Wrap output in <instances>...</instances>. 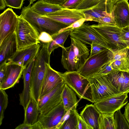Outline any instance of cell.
Listing matches in <instances>:
<instances>
[{"instance_id":"19","label":"cell","mask_w":129,"mask_h":129,"mask_svg":"<svg viewBox=\"0 0 129 129\" xmlns=\"http://www.w3.org/2000/svg\"><path fill=\"white\" fill-rule=\"evenodd\" d=\"M25 68L17 64L8 65L5 78L0 85V89L5 90L13 87L18 82Z\"/></svg>"},{"instance_id":"11","label":"cell","mask_w":129,"mask_h":129,"mask_svg":"<svg viewBox=\"0 0 129 129\" xmlns=\"http://www.w3.org/2000/svg\"><path fill=\"white\" fill-rule=\"evenodd\" d=\"M67 112L62 101L48 113L40 114L38 121L40 123L42 129H57Z\"/></svg>"},{"instance_id":"20","label":"cell","mask_w":129,"mask_h":129,"mask_svg":"<svg viewBox=\"0 0 129 129\" xmlns=\"http://www.w3.org/2000/svg\"><path fill=\"white\" fill-rule=\"evenodd\" d=\"M15 32L6 38L0 44V64L6 61L17 51Z\"/></svg>"},{"instance_id":"40","label":"cell","mask_w":129,"mask_h":129,"mask_svg":"<svg viewBox=\"0 0 129 129\" xmlns=\"http://www.w3.org/2000/svg\"><path fill=\"white\" fill-rule=\"evenodd\" d=\"M39 39L40 43H49L53 40L51 36L45 32L39 34Z\"/></svg>"},{"instance_id":"45","label":"cell","mask_w":129,"mask_h":129,"mask_svg":"<svg viewBox=\"0 0 129 129\" xmlns=\"http://www.w3.org/2000/svg\"><path fill=\"white\" fill-rule=\"evenodd\" d=\"M121 0H106V5L107 12L111 13L114 5L117 2ZM128 1V0H125Z\"/></svg>"},{"instance_id":"3","label":"cell","mask_w":129,"mask_h":129,"mask_svg":"<svg viewBox=\"0 0 129 129\" xmlns=\"http://www.w3.org/2000/svg\"><path fill=\"white\" fill-rule=\"evenodd\" d=\"M15 33L17 50L40 43L39 39V33L21 14L18 16V20Z\"/></svg>"},{"instance_id":"44","label":"cell","mask_w":129,"mask_h":129,"mask_svg":"<svg viewBox=\"0 0 129 129\" xmlns=\"http://www.w3.org/2000/svg\"><path fill=\"white\" fill-rule=\"evenodd\" d=\"M77 129H90L81 115L77 114Z\"/></svg>"},{"instance_id":"13","label":"cell","mask_w":129,"mask_h":129,"mask_svg":"<svg viewBox=\"0 0 129 129\" xmlns=\"http://www.w3.org/2000/svg\"><path fill=\"white\" fill-rule=\"evenodd\" d=\"M18 20L17 15L8 8L0 15V44L15 31Z\"/></svg>"},{"instance_id":"36","label":"cell","mask_w":129,"mask_h":129,"mask_svg":"<svg viewBox=\"0 0 129 129\" xmlns=\"http://www.w3.org/2000/svg\"><path fill=\"white\" fill-rule=\"evenodd\" d=\"M112 62L110 61H108L102 66L98 73L103 75H106L115 71L112 67Z\"/></svg>"},{"instance_id":"48","label":"cell","mask_w":129,"mask_h":129,"mask_svg":"<svg viewBox=\"0 0 129 129\" xmlns=\"http://www.w3.org/2000/svg\"><path fill=\"white\" fill-rule=\"evenodd\" d=\"M0 10H2L5 8L6 5L5 0H0Z\"/></svg>"},{"instance_id":"37","label":"cell","mask_w":129,"mask_h":129,"mask_svg":"<svg viewBox=\"0 0 129 129\" xmlns=\"http://www.w3.org/2000/svg\"><path fill=\"white\" fill-rule=\"evenodd\" d=\"M15 129H42L41 125L38 121L33 124H29L23 123L17 126Z\"/></svg>"},{"instance_id":"42","label":"cell","mask_w":129,"mask_h":129,"mask_svg":"<svg viewBox=\"0 0 129 129\" xmlns=\"http://www.w3.org/2000/svg\"><path fill=\"white\" fill-rule=\"evenodd\" d=\"M90 46L91 51L90 55L96 54L107 49L102 46L93 43H92Z\"/></svg>"},{"instance_id":"8","label":"cell","mask_w":129,"mask_h":129,"mask_svg":"<svg viewBox=\"0 0 129 129\" xmlns=\"http://www.w3.org/2000/svg\"><path fill=\"white\" fill-rule=\"evenodd\" d=\"M108 50L106 49L95 54L89 55L77 71L87 78L98 73L102 66L109 61L107 56Z\"/></svg>"},{"instance_id":"22","label":"cell","mask_w":129,"mask_h":129,"mask_svg":"<svg viewBox=\"0 0 129 129\" xmlns=\"http://www.w3.org/2000/svg\"><path fill=\"white\" fill-rule=\"evenodd\" d=\"M82 10L85 15L86 21H92L103 18L109 13L107 10L106 0L92 7Z\"/></svg>"},{"instance_id":"7","label":"cell","mask_w":129,"mask_h":129,"mask_svg":"<svg viewBox=\"0 0 129 129\" xmlns=\"http://www.w3.org/2000/svg\"><path fill=\"white\" fill-rule=\"evenodd\" d=\"M90 26L104 38L110 49H121L127 47L121 37L122 28L116 25L105 26L97 24Z\"/></svg>"},{"instance_id":"51","label":"cell","mask_w":129,"mask_h":129,"mask_svg":"<svg viewBox=\"0 0 129 129\" xmlns=\"http://www.w3.org/2000/svg\"><path fill=\"white\" fill-rule=\"evenodd\" d=\"M129 92V91H128V92Z\"/></svg>"},{"instance_id":"43","label":"cell","mask_w":129,"mask_h":129,"mask_svg":"<svg viewBox=\"0 0 129 129\" xmlns=\"http://www.w3.org/2000/svg\"><path fill=\"white\" fill-rule=\"evenodd\" d=\"M82 0H67L62 5L64 8L75 9Z\"/></svg>"},{"instance_id":"28","label":"cell","mask_w":129,"mask_h":129,"mask_svg":"<svg viewBox=\"0 0 129 129\" xmlns=\"http://www.w3.org/2000/svg\"><path fill=\"white\" fill-rule=\"evenodd\" d=\"M78 113L76 109L71 110L69 116L59 129H77Z\"/></svg>"},{"instance_id":"10","label":"cell","mask_w":129,"mask_h":129,"mask_svg":"<svg viewBox=\"0 0 129 129\" xmlns=\"http://www.w3.org/2000/svg\"><path fill=\"white\" fill-rule=\"evenodd\" d=\"M65 84L63 80L51 91L40 98L38 103L40 114L48 113L62 101L61 94Z\"/></svg>"},{"instance_id":"34","label":"cell","mask_w":129,"mask_h":129,"mask_svg":"<svg viewBox=\"0 0 129 129\" xmlns=\"http://www.w3.org/2000/svg\"><path fill=\"white\" fill-rule=\"evenodd\" d=\"M105 0H82L75 9L83 10L94 6Z\"/></svg>"},{"instance_id":"47","label":"cell","mask_w":129,"mask_h":129,"mask_svg":"<svg viewBox=\"0 0 129 129\" xmlns=\"http://www.w3.org/2000/svg\"><path fill=\"white\" fill-rule=\"evenodd\" d=\"M123 115L129 124V103L126 106Z\"/></svg>"},{"instance_id":"29","label":"cell","mask_w":129,"mask_h":129,"mask_svg":"<svg viewBox=\"0 0 129 129\" xmlns=\"http://www.w3.org/2000/svg\"><path fill=\"white\" fill-rule=\"evenodd\" d=\"M129 48L121 49H111L108 50L107 56L109 61L113 62L115 60L125 59L127 56Z\"/></svg>"},{"instance_id":"23","label":"cell","mask_w":129,"mask_h":129,"mask_svg":"<svg viewBox=\"0 0 129 129\" xmlns=\"http://www.w3.org/2000/svg\"><path fill=\"white\" fill-rule=\"evenodd\" d=\"M24 112L23 123L33 124L37 121L40 114L38 103L30 94L29 101Z\"/></svg>"},{"instance_id":"39","label":"cell","mask_w":129,"mask_h":129,"mask_svg":"<svg viewBox=\"0 0 129 129\" xmlns=\"http://www.w3.org/2000/svg\"><path fill=\"white\" fill-rule=\"evenodd\" d=\"M85 21H86L85 18H83L75 22L71 25L61 29L59 31L58 33H60L69 30H72L74 29L79 27L81 26Z\"/></svg>"},{"instance_id":"25","label":"cell","mask_w":129,"mask_h":129,"mask_svg":"<svg viewBox=\"0 0 129 129\" xmlns=\"http://www.w3.org/2000/svg\"><path fill=\"white\" fill-rule=\"evenodd\" d=\"M64 8L62 5L48 3L41 0L38 1L31 6L34 11L43 16L58 11Z\"/></svg>"},{"instance_id":"17","label":"cell","mask_w":129,"mask_h":129,"mask_svg":"<svg viewBox=\"0 0 129 129\" xmlns=\"http://www.w3.org/2000/svg\"><path fill=\"white\" fill-rule=\"evenodd\" d=\"M62 81L60 72L53 69L49 64L43 82L40 98L51 91Z\"/></svg>"},{"instance_id":"49","label":"cell","mask_w":129,"mask_h":129,"mask_svg":"<svg viewBox=\"0 0 129 129\" xmlns=\"http://www.w3.org/2000/svg\"><path fill=\"white\" fill-rule=\"evenodd\" d=\"M126 58H127L128 61V62L129 63V48L128 49V51L127 56L126 57Z\"/></svg>"},{"instance_id":"30","label":"cell","mask_w":129,"mask_h":129,"mask_svg":"<svg viewBox=\"0 0 129 129\" xmlns=\"http://www.w3.org/2000/svg\"><path fill=\"white\" fill-rule=\"evenodd\" d=\"M114 118L115 129H129V124L122 113L120 109L114 113Z\"/></svg>"},{"instance_id":"21","label":"cell","mask_w":129,"mask_h":129,"mask_svg":"<svg viewBox=\"0 0 129 129\" xmlns=\"http://www.w3.org/2000/svg\"><path fill=\"white\" fill-rule=\"evenodd\" d=\"M100 113L93 104L86 105L80 115L90 129H99L98 119Z\"/></svg>"},{"instance_id":"18","label":"cell","mask_w":129,"mask_h":129,"mask_svg":"<svg viewBox=\"0 0 129 129\" xmlns=\"http://www.w3.org/2000/svg\"><path fill=\"white\" fill-rule=\"evenodd\" d=\"M34 60L24 68L23 72V88L22 92L19 94V97L20 104L23 107L24 110L30 99L31 75Z\"/></svg>"},{"instance_id":"27","label":"cell","mask_w":129,"mask_h":129,"mask_svg":"<svg viewBox=\"0 0 129 129\" xmlns=\"http://www.w3.org/2000/svg\"><path fill=\"white\" fill-rule=\"evenodd\" d=\"M99 129H115L114 114L101 113L98 119Z\"/></svg>"},{"instance_id":"31","label":"cell","mask_w":129,"mask_h":129,"mask_svg":"<svg viewBox=\"0 0 129 129\" xmlns=\"http://www.w3.org/2000/svg\"><path fill=\"white\" fill-rule=\"evenodd\" d=\"M8 96L5 90L0 89V125L4 118V112L8 106Z\"/></svg>"},{"instance_id":"5","label":"cell","mask_w":129,"mask_h":129,"mask_svg":"<svg viewBox=\"0 0 129 129\" xmlns=\"http://www.w3.org/2000/svg\"><path fill=\"white\" fill-rule=\"evenodd\" d=\"M87 79L90 83L93 103L108 97L121 94L111 84L105 75L98 73Z\"/></svg>"},{"instance_id":"46","label":"cell","mask_w":129,"mask_h":129,"mask_svg":"<svg viewBox=\"0 0 129 129\" xmlns=\"http://www.w3.org/2000/svg\"><path fill=\"white\" fill-rule=\"evenodd\" d=\"M48 3L58 5H62L67 0H41Z\"/></svg>"},{"instance_id":"6","label":"cell","mask_w":129,"mask_h":129,"mask_svg":"<svg viewBox=\"0 0 129 129\" xmlns=\"http://www.w3.org/2000/svg\"><path fill=\"white\" fill-rule=\"evenodd\" d=\"M70 37L76 38L84 44H98L110 50L108 43L102 35L87 23L72 30Z\"/></svg>"},{"instance_id":"41","label":"cell","mask_w":129,"mask_h":129,"mask_svg":"<svg viewBox=\"0 0 129 129\" xmlns=\"http://www.w3.org/2000/svg\"><path fill=\"white\" fill-rule=\"evenodd\" d=\"M121 36L127 47L129 48V26L122 28Z\"/></svg>"},{"instance_id":"9","label":"cell","mask_w":129,"mask_h":129,"mask_svg":"<svg viewBox=\"0 0 129 129\" xmlns=\"http://www.w3.org/2000/svg\"><path fill=\"white\" fill-rule=\"evenodd\" d=\"M128 93L105 98L94 102V105L101 113L113 114L127 103Z\"/></svg>"},{"instance_id":"32","label":"cell","mask_w":129,"mask_h":129,"mask_svg":"<svg viewBox=\"0 0 129 129\" xmlns=\"http://www.w3.org/2000/svg\"><path fill=\"white\" fill-rule=\"evenodd\" d=\"M112 66L115 70L129 72V63L126 57L121 60L114 61L112 63Z\"/></svg>"},{"instance_id":"35","label":"cell","mask_w":129,"mask_h":129,"mask_svg":"<svg viewBox=\"0 0 129 129\" xmlns=\"http://www.w3.org/2000/svg\"><path fill=\"white\" fill-rule=\"evenodd\" d=\"M24 0H5L6 6L16 9H20Z\"/></svg>"},{"instance_id":"1","label":"cell","mask_w":129,"mask_h":129,"mask_svg":"<svg viewBox=\"0 0 129 129\" xmlns=\"http://www.w3.org/2000/svg\"><path fill=\"white\" fill-rule=\"evenodd\" d=\"M70 46L62 48L61 63L68 71H77L89 57L87 46L79 40L71 37Z\"/></svg>"},{"instance_id":"14","label":"cell","mask_w":129,"mask_h":129,"mask_svg":"<svg viewBox=\"0 0 129 129\" xmlns=\"http://www.w3.org/2000/svg\"><path fill=\"white\" fill-rule=\"evenodd\" d=\"M53 21L69 26L79 20L85 18L82 10L64 8L45 16Z\"/></svg>"},{"instance_id":"15","label":"cell","mask_w":129,"mask_h":129,"mask_svg":"<svg viewBox=\"0 0 129 129\" xmlns=\"http://www.w3.org/2000/svg\"><path fill=\"white\" fill-rule=\"evenodd\" d=\"M111 13L118 27L122 28L129 26V4L128 1L117 2L114 5Z\"/></svg>"},{"instance_id":"26","label":"cell","mask_w":129,"mask_h":129,"mask_svg":"<svg viewBox=\"0 0 129 129\" xmlns=\"http://www.w3.org/2000/svg\"><path fill=\"white\" fill-rule=\"evenodd\" d=\"M72 30H67L51 36L53 40L48 44V52L50 54L55 49L59 47L62 48L64 47V43L69 36L70 35Z\"/></svg>"},{"instance_id":"2","label":"cell","mask_w":129,"mask_h":129,"mask_svg":"<svg viewBox=\"0 0 129 129\" xmlns=\"http://www.w3.org/2000/svg\"><path fill=\"white\" fill-rule=\"evenodd\" d=\"M30 4L23 8L21 13L25 19L37 30L40 34L46 32L51 36L58 33L61 29L68 26L50 19L35 12Z\"/></svg>"},{"instance_id":"4","label":"cell","mask_w":129,"mask_h":129,"mask_svg":"<svg viewBox=\"0 0 129 129\" xmlns=\"http://www.w3.org/2000/svg\"><path fill=\"white\" fill-rule=\"evenodd\" d=\"M60 74L65 83L78 97L93 103L89 81L77 71H68Z\"/></svg>"},{"instance_id":"24","label":"cell","mask_w":129,"mask_h":129,"mask_svg":"<svg viewBox=\"0 0 129 129\" xmlns=\"http://www.w3.org/2000/svg\"><path fill=\"white\" fill-rule=\"evenodd\" d=\"M61 97L64 107L67 111L76 109L78 105L76 94L67 84H65Z\"/></svg>"},{"instance_id":"12","label":"cell","mask_w":129,"mask_h":129,"mask_svg":"<svg viewBox=\"0 0 129 129\" xmlns=\"http://www.w3.org/2000/svg\"><path fill=\"white\" fill-rule=\"evenodd\" d=\"M40 43L17 50L6 61L8 65L17 64L24 67L34 60L40 48Z\"/></svg>"},{"instance_id":"38","label":"cell","mask_w":129,"mask_h":129,"mask_svg":"<svg viewBox=\"0 0 129 129\" xmlns=\"http://www.w3.org/2000/svg\"><path fill=\"white\" fill-rule=\"evenodd\" d=\"M8 65L6 61L0 64V85L4 81L5 78Z\"/></svg>"},{"instance_id":"33","label":"cell","mask_w":129,"mask_h":129,"mask_svg":"<svg viewBox=\"0 0 129 129\" xmlns=\"http://www.w3.org/2000/svg\"><path fill=\"white\" fill-rule=\"evenodd\" d=\"M93 21L98 22V24L105 26L116 25L111 13H109L103 18L95 19Z\"/></svg>"},{"instance_id":"50","label":"cell","mask_w":129,"mask_h":129,"mask_svg":"<svg viewBox=\"0 0 129 129\" xmlns=\"http://www.w3.org/2000/svg\"><path fill=\"white\" fill-rule=\"evenodd\" d=\"M30 1V3L31 4H33V2L37 0H28Z\"/></svg>"},{"instance_id":"16","label":"cell","mask_w":129,"mask_h":129,"mask_svg":"<svg viewBox=\"0 0 129 129\" xmlns=\"http://www.w3.org/2000/svg\"><path fill=\"white\" fill-rule=\"evenodd\" d=\"M105 75L119 93H128L129 72L115 70Z\"/></svg>"}]
</instances>
